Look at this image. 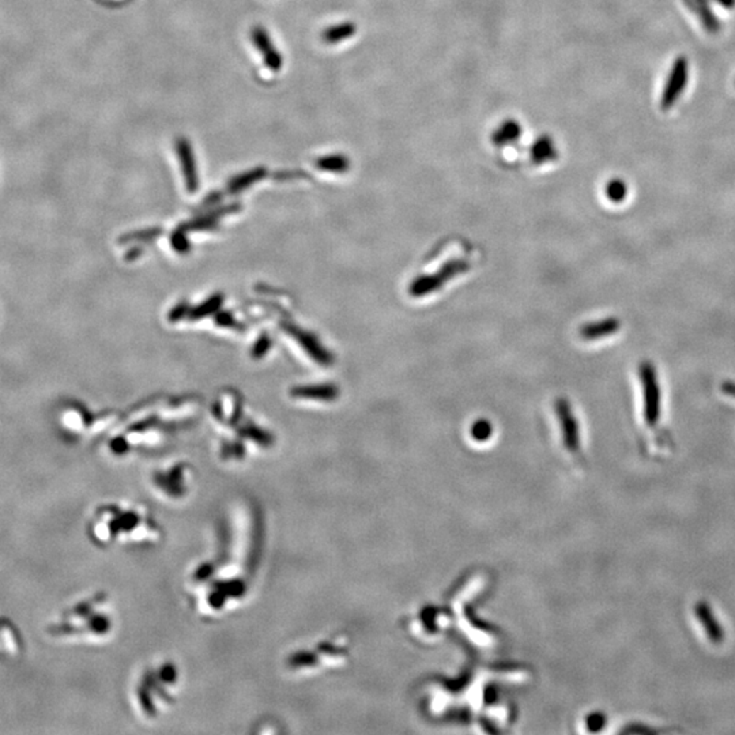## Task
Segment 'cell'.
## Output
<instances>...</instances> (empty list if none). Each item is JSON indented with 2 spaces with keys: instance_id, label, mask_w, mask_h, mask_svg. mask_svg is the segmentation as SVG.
Masks as SVG:
<instances>
[{
  "instance_id": "cell-1",
  "label": "cell",
  "mask_w": 735,
  "mask_h": 735,
  "mask_svg": "<svg viewBox=\"0 0 735 735\" xmlns=\"http://www.w3.org/2000/svg\"><path fill=\"white\" fill-rule=\"evenodd\" d=\"M254 541L241 550H228L191 565L184 580L192 613L203 621H218L235 615L252 595L259 554Z\"/></svg>"
},
{
  "instance_id": "cell-2",
  "label": "cell",
  "mask_w": 735,
  "mask_h": 735,
  "mask_svg": "<svg viewBox=\"0 0 735 735\" xmlns=\"http://www.w3.org/2000/svg\"><path fill=\"white\" fill-rule=\"evenodd\" d=\"M89 532L99 546L155 549L165 541V530L145 504L120 500L100 505L91 516Z\"/></svg>"
},
{
  "instance_id": "cell-3",
  "label": "cell",
  "mask_w": 735,
  "mask_h": 735,
  "mask_svg": "<svg viewBox=\"0 0 735 735\" xmlns=\"http://www.w3.org/2000/svg\"><path fill=\"white\" fill-rule=\"evenodd\" d=\"M184 670L169 656L152 659L138 668L128 686V702L135 718L155 724L179 705L184 690Z\"/></svg>"
},
{
  "instance_id": "cell-4",
  "label": "cell",
  "mask_w": 735,
  "mask_h": 735,
  "mask_svg": "<svg viewBox=\"0 0 735 735\" xmlns=\"http://www.w3.org/2000/svg\"><path fill=\"white\" fill-rule=\"evenodd\" d=\"M118 627L113 600L106 593H99L69 609L57 633L69 639L105 643L116 634Z\"/></svg>"
},
{
  "instance_id": "cell-5",
  "label": "cell",
  "mask_w": 735,
  "mask_h": 735,
  "mask_svg": "<svg viewBox=\"0 0 735 735\" xmlns=\"http://www.w3.org/2000/svg\"><path fill=\"white\" fill-rule=\"evenodd\" d=\"M347 655L349 650L341 636L322 637L291 647L284 653L281 667L293 680H307L341 666Z\"/></svg>"
},
{
  "instance_id": "cell-6",
  "label": "cell",
  "mask_w": 735,
  "mask_h": 735,
  "mask_svg": "<svg viewBox=\"0 0 735 735\" xmlns=\"http://www.w3.org/2000/svg\"><path fill=\"white\" fill-rule=\"evenodd\" d=\"M147 488L162 504L180 507L187 504L196 492V473L189 463H173L153 470Z\"/></svg>"
},
{
  "instance_id": "cell-7",
  "label": "cell",
  "mask_w": 735,
  "mask_h": 735,
  "mask_svg": "<svg viewBox=\"0 0 735 735\" xmlns=\"http://www.w3.org/2000/svg\"><path fill=\"white\" fill-rule=\"evenodd\" d=\"M470 270V263L461 259H454L447 262L444 266L433 274H425L415 276L409 285V293L411 297H425L440 291L447 282L454 279L461 274L467 273Z\"/></svg>"
},
{
  "instance_id": "cell-8",
  "label": "cell",
  "mask_w": 735,
  "mask_h": 735,
  "mask_svg": "<svg viewBox=\"0 0 735 735\" xmlns=\"http://www.w3.org/2000/svg\"><path fill=\"white\" fill-rule=\"evenodd\" d=\"M640 380L643 386L644 420L649 427H655L661 418V387L651 362L646 361L640 365Z\"/></svg>"
},
{
  "instance_id": "cell-9",
  "label": "cell",
  "mask_w": 735,
  "mask_h": 735,
  "mask_svg": "<svg viewBox=\"0 0 735 735\" xmlns=\"http://www.w3.org/2000/svg\"><path fill=\"white\" fill-rule=\"evenodd\" d=\"M688 77H689L688 60L685 59L684 56H680L675 59L673 67L670 69L666 85L663 87V93H662V99H661V106L663 111L673 108V105L680 99V96L683 94L685 87L688 85Z\"/></svg>"
},
{
  "instance_id": "cell-10",
  "label": "cell",
  "mask_w": 735,
  "mask_h": 735,
  "mask_svg": "<svg viewBox=\"0 0 735 735\" xmlns=\"http://www.w3.org/2000/svg\"><path fill=\"white\" fill-rule=\"evenodd\" d=\"M554 409H556V414H557V418H559V422L561 425L563 429V437H564V444L568 449L571 451H578L579 447H580V437H579V427H578V422H576V418H575V414L571 409V405L569 402L564 399V398H560L556 400V405H554Z\"/></svg>"
},
{
  "instance_id": "cell-11",
  "label": "cell",
  "mask_w": 735,
  "mask_h": 735,
  "mask_svg": "<svg viewBox=\"0 0 735 735\" xmlns=\"http://www.w3.org/2000/svg\"><path fill=\"white\" fill-rule=\"evenodd\" d=\"M251 40H252L254 45L257 47V51L262 53V56L264 59V64L269 69L274 72H278L279 69H282V64H284L282 55L274 47L270 35L267 33V30L264 28L255 26L251 32Z\"/></svg>"
},
{
  "instance_id": "cell-12",
  "label": "cell",
  "mask_w": 735,
  "mask_h": 735,
  "mask_svg": "<svg viewBox=\"0 0 735 735\" xmlns=\"http://www.w3.org/2000/svg\"><path fill=\"white\" fill-rule=\"evenodd\" d=\"M176 153L181 162L187 189L189 192H195L198 189V172H196V162H195L192 145L189 143V139H186V138L176 139Z\"/></svg>"
},
{
  "instance_id": "cell-13",
  "label": "cell",
  "mask_w": 735,
  "mask_h": 735,
  "mask_svg": "<svg viewBox=\"0 0 735 735\" xmlns=\"http://www.w3.org/2000/svg\"><path fill=\"white\" fill-rule=\"evenodd\" d=\"M695 613L708 640L714 644H720L724 640V632L709 605L705 600H699L695 606Z\"/></svg>"
},
{
  "instance_id": "cell-14",
  "label": "cell",
  "mask_w": 735,
  "mask_h": 735,
  "mask_svg": "<svg viewBox=\"0 0 735 735\" xmlns=\"http://www.w3.org/2000/svg\"><path fill=\"white\" fill-rule=\"evenodd\" d=\"M621 328V322L617 318H607L598 322L587 323L579 330L581 340L584 341H598L602 338H607Z\"/></svg>"
},
{
  "instance_id": "cell-15",
  "label": "cell",
  "mask_w": 735,
  "mask_h": 735,
  "mask_svg": "<svg viewBox=\"0 0 735 735\" xmlns=\"http://www.w3.org/2000/svg\"><path fill=\"white\" fill-rule=\"evenodd\" d=\"M266 169L264 168H257V169H252V171L245 172V173H241L237 177L232 179L228 184V191L230 193H236L240 192L241 189H247L249 187L251 184L257 183L259 180H262L264 176H266Z\"/></svg>"
},
{
  "instance_id": "cell-16",
  "label": "cell",
  "mask_w": 735,
  "mask_h": 735,
  "mask_svg": "<svg viewBox=\"0 0 735 735\" xmlns=\"http://www.w3.org/2000/svg\"><path fill=\"white\" fill-rule=\"evenodd\" d=\"M316 167L320 171L342 173V172L347 171V168H349V159L343 155H328V157L319 158L316 161Z\"/></svg>"
},
{
  "instance_id": "cell-17",
  "label": "cell",
  "mask_w": 735,
  "mask_h": 735,
  "mask_svg": "<svg viewBox=\"0 0 735 735\" xmlns=\"http://www.w3.org/2000/svg\"><path fill=\"white\" fill-rule=\"evenodd\" d=\"M695 3L697 6L699 14H700L701 21H702L705 29L709 33H717L719 30V21L715 17V14L712 13L708 0H695Z\"/></svg>"
},
{
  "instance_id": "cell-18",
  "label": "cell",
  "mask_w": 735,
  "mask_h": 735,
  "mask_svg": "<svg viewBox=\"0 0 735 735\" xmlns=\"http://www.w3.org/2000/svg\"><path fill=\"white\" fill-rule=\"evenodd\" d=\"M354 26L352 23H342V25H338V26H331L328 29H325V33H323V40L325 43H330V44H334V43H338V41H342L344 38H347L349 35L354 33Z\"/></svg>"
},
{
  "instance_id": "cell-19",
  "label": "cell",
  "mask_w": 735,
  "mask_h": 735,
  "mask_svg": "<svg viewBox=\"0 0 735 735\" xmlns=\"http://www.w3.org/2000/svg\"><path fill=\"white\" fill-rule=\"evenodd\" d=\"M300 395L303 396H310L313 399H322V400H334L338 396V388L335 386H319L300 390Z\"/></svg>"
},
{
  "instance_id": "cell-20",
  "label": "cell",
  "mask_w": 735,
  "mask_h": 735,
  "mask_svg": "<svg viewBox=\"0 0 735 735\" xmlns=\"http://www.w3.org/2000/svg\"><path fill=\"white\" fill-rule=\"evenodd\" d=\"M606 195L613 203H621L628 195V187L622 180L617 179L607 184Z\"/></svg>"
},
{
  "instance_id": "cell-21",
  "label": "cell",
  "mask_w": 735,
  "mask_h": 735,
  "mask_svg": "<svg viewBox=\"0 0 735 735\" xmlns=\"http://www.w3.org/2000/svg\"><path fill=\"white\" fill-rule=\"evenodd\" d=\"M492 425L489 421L486 420H478L476 421L473 425H471V436L473 439H476L477 442H483V440H488L492 434Z\"/></svg>"
},
{
  "instance_id": "cell-22",
  "label": "cell",
  "mask_w": 735,
  "mask_h": 735,
  "mask_svg": "<svg viewBox=\"0 0 735 735\" xmlns=\"http://www.w3.org/2000/svg\"><path fill=\"white\" fill-rule=\"evenodd\" d=\"M0 636H1V640L4 641L6 647L10 653L16 655L18 653V641L14 637V632L11 631V628L9 625H1V629H0Z\"/></svg>"
},
{
  "instance_id": "cell-23",
  "label": "cell",
  "mask_w": 735,
  "mask_h": 735,
  "mask_svg": "<svg viewBox=\"0 0 735 735\" xmlns=\"http://www.w3.org/2000/svg\"><path fill=\"white\" fill-rule=\"evenodd\" d=\"M723 391L727 393V395H731V396H735L734 383H726V384H723Z\"/></svg>"
},
{
  "instance_id": "cell-24",
  "label": "cell",
  "mask_w": 735,
  "mask_h": 735,
  "mask_svg": "<svg viewBox=\"0 0 735 735\" xmlns=\"http://www.w3.org/2000/svg\"><path fill=\"white\" fill-rule=\"evenodd\" d=\"M717 1L726 9H733L735 6V0H717Z\"/></svg>"
}]
</instances>
